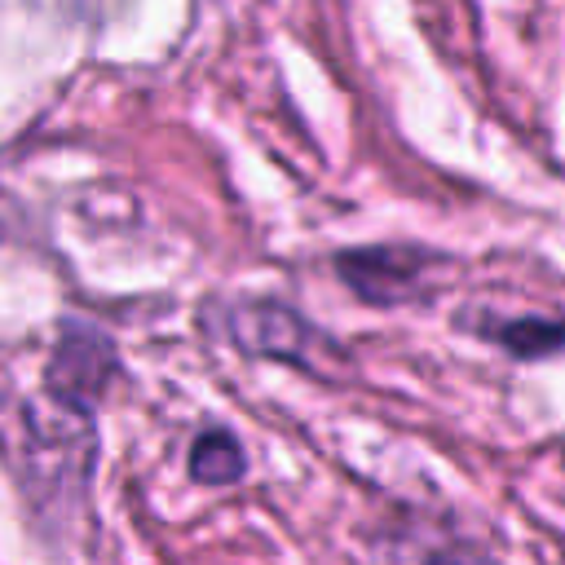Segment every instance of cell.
Here are the masks:
<instances>
[{"label": "cell", "mask_w": 565, "mask_h": 565, "mask_svg": "<svg viewBox=\"0 0 565 565\" xmlns=\"http://www.w3.org/2000/svg\"><path fill=\"white\" fill-rule=\"evenodd\" d=\"M243 472V446L230 433H203L190 450V477L203 486H225Z\"/></svg>", "instance_id": "cell-4"}, {"label": "cell", "mask_w": 565, "mask_h": 565, "mask_svg": "<svg viewBox=\"0 0 565 565\" xmlns=\"http://www.w3.org/2000/svg\"><path fill=\"white\" fill-rule=\"evenodd\" d=\"M424 269L428 265L415 247H358L335 260V274L366 305H397V300L415 296Z\"/></svg>", "instance_id": "cell-2"}, {"label": "cell", "mask_w": 565, "mask_h": 565, "mask_svg": "<svg viewBox=\"0 0 565 565\" xmlns=\"http://www.w3.org/2000/svg\"><path fill=\"white\" fill-rule=\"evenodd\" d=\"M499 340L516 358H543V353H552V349L565 344V327L561 322H547V318H525V322H508Z\"/></svg>", "instance_id": "cell-5"}, {"label": "cell", "mask_w": 565, "mask_h": 565, "mask_svg": "<svg viewBox=\"0 0 565 565\" xmlns=\"http://www.w3.org/2000/svg\"><path fill=\"white\" fill-rule=\"evenodd\" d=\"M115 380V349L93 327H66L49 358V393L66 411H93Z\"/></svg>", "instance_id": "cell-1"}, {"label": "cell", "mask_w": 565, "mask_h": 565, "mask_svg": "<svg viewBox=\"0 0 565 565\" xmlns=\"http://www.w3.org/2000/svg\"><path fill=\"white\" fill-rule=\"evenodd\" d=\"M225 335L247 353L291 358V362H300L309 353V344H313V327L300 313H291V309H282L274 300L225 309Z\"/></svg>", "instance_id": "cell-3"}]
</instances>
